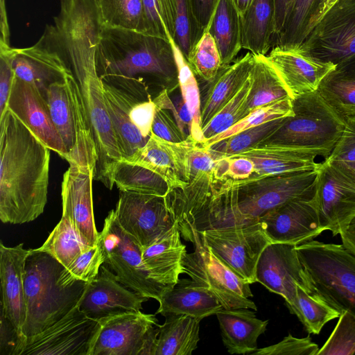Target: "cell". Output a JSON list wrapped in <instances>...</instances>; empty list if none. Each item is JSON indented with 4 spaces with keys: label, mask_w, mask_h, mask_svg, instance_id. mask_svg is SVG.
I'll return each instance as SVG.
<instances>
[{
    "label": "cell",
    "mask_w": 355,
    "mask_h": 355,
    "mask_svg": "<svg viewBox=\"0 0 355 355\" xmlns=\"http://www.w3.org/2000/svg\"><path fill=\"white\" fill-rule=\"evenodd\" d=\"M50 149L9 110L0 116V219L35 220L47 202Z\"/></svg>",
    "instance_id": "cell-1"
},
{
    "label": "cell",
    "mask_w": 355,
    "mask_h": 355,
    "mask_svg": "<svg viewBox=\"0 0 355 355\" xmlns=\"http://www.w3.org/2000/svg\"><path fill=\"white\" fill-rule=\"evenodd\" d=\"M96 67L101 80L150 78L169 85L178 84L171 40L132 30L103 26Z\"/></svg>",
    "instance_id": "cell-2"
},
{
    "label": "cell",
    "mask_w": 355,
    "mask_h": 355,
    "mask_svg": "<svg viewBox=\"0 0 355 355\" xmlns=\"http://www.w3.org/2000/svg\"><path fill=\"white\" fill-rule=\"evenodd\" d=\"M64 266L49 254L30 249L24 270L26 318L22 327L27 338L41 333L76 306L88 284L60 279Z\"/></svg>",
    "instance_id": "cell-3"
},
{
    "label": "cell",
    "mask_w": 355,
    "mask_h": 355,
    "mask_svg": "<svg viewBox=\"0 0 355 355\" xmlns=\"http://www.w3.org/2000/svg\"><path fill=\"white\" fill-rule=\"evenodd\" d=\"M311 295L355 315V256L343 245L311 240L296 247Z\"/></svg>",
    "instance_id": "cell-4"
},
{
    "label": "cell",
    "mask_w": 355,
    "mask_h": 355,
    "mask_svg": "<svg viewBox=\"0 0 355 355\" xmlns=\"http://www.w3.org/2000/svg\"><path fill=\"white\" fill-rule=\"evenodd\" d=\"M53 124L67 152L69 165L89 167L95 173L97 152L78 84L71 74L50 85L46 92Z\"/></svg>",
    "instance_id": "cell-5"
},
{
    "label": "cell",
    "mask_w": 355,
    "mask_h": 355,
    "mask_svg": "<svg viewBox=\"0 0 355 355\" xmlns=\"http://www.w3.org/2000/svg\"><path fill=\"white\" fill-rule=\"evenodd\" d=\"M293 115L266 141L293 148L323 151L330 155L344 130L345 121L318 91L292 99Z\"/></svg>",
    "instance_id": "cell-6"
},
{
    "label": "cell",
    "mask_w": 355,
    "mask_h": 355,
    "mask_svg": "<svg viewBox=\"0 0 355 355\" xmlns=\"http://www.w3.org/2000/svg\"><path fill=\"white\" fill-rule=\"evenodd\" d=\"M178 225L181 236L194 247L193 252L183 255V273L213 293L223 308L257 311L256 304L250 299L253 297L250 284L213 252L200 232L187 224Z\"/></svg>",
    "instance_id": "cell-7"
},
{
    "label": "cell",
    "mask_w": 355,
    "mask_h": 355,
    "mask_svg": "<svg viewBox=\"0 0 355 355\" xmlns=\"http://www.w3.org/2000/svg\"><path fill=\"white\" fill-rule=\"evenodd\" d=\"M98 243L105 263L119 282L144 297L159 301L168 288L150 279L142 261L141 248L119 224L113 209L105 219Z\"/></svg>",
    "instance_id": "cell-8"
},
{
    "label": "cell",
    "mask_w": 355,
    "mask_h": 355,
    "mask_svg": "<svg viewBox=\"0 0 355 355\" xmlns=\"http://www.w3.org/2000/svg\"><path fill=\"white\" fill-rule=\"evenodd\" d=\"M157 322L155 315L141 311L102 319L89 355H153Z\"/></svg>",
    "instance_id": "cell-9"
},
{
    "label": "cell",
    "mask_w": 355,
    "mask_h": 355,
    "mask_svg": "<svg viewBox=\"0 0 355 355\" xmlns=\"http://www.w3.org/2000/svg\"><path fill=\"white\" fill-rule=\"evenodd\" d=\"M301 45L336 67L355 57V0H337Z\"/></svg>",
    "instance_id": "cell-10"
},
{
    "label": "cell",
    "mask_w": 355,
    "mask_h": 355,
    "mask_svg": "<svg viewBox=\"0 0 355 355\" xmlns=\"http://www.w3.org/2000/svg\"><path fill=\"white\" fill-rule=\"evenodd\" d=\"M200 232L213 252L234 272L250 284L256 282L257 261L271 243L259 221Z\"/></svg>",
    "instance_id": "cell-11"
},
{
    "label": "cell",
    "mask_w": 355,
    "mask_h": 355,
    "mask_svg": "<svg viewBox=\"0 0 355 355\" xmlns=\"http://www.w3.org/2000/svg\"><path fill=\"white\" fill-rule=\"evenodd\" d=\"M113 210L119 224L142 250L154 243L176 222L162 196L120 191Z\"/></svg>",
    "instance_id": "cell-12"
},
{
    "label": "cell",
    "mask_w": 355,
    "mask_h": 355,
    "mask_svg": "<svg viewBox=\"0 0 355 355\" xmlns=\"http://www.w3.org/2000/svg\"><path fill=\"white\" fill-rule=\"evenodd\" d=\"M100 327L78 304L41 333L27 338L22 355H89Z\"/></svg>",
    "instance_id": "cell-13"
},
{
    "label": "cell",
    "mask_w": 355,
    "mask_h": 355,
    "mask_svg": "<svg viewBox=\"0 0 355 355\" xmlns=\"http://www.w3.org/2000/svg\"><path fill=\"white\" fill-rule=\"evenodd\" d=\"M296 247L291 243H269L261 252L255 271L256 282L282 296L288 309L295 304L298 286L312 293Z\"/></svg>",
    "instance_id": "cell-14"
},
{
    "label": "cell",
    "mask_w": 355,
    "mask_h": 355,
    "mask_svg": "<svg viewBox=\"0 0 355 355\" xmlns=\"http://www.w3.org/2000/svg\"><path fill=\"white\" fill-rule=\"evenodd\" d=\"M313 202L322 231L340 234L355 216V185L324 160L318 168Z\"/></svg>",
    "instance_id": "cell-15"
},
{
    "label": "cell",
    "mask_w": 355,
    "mask_h": 355,
    "mask_svg": "<svg viewBox=\"0 0 355 355\" xmlns=\"http://www.w3.org/2000/svg\"><path fill=\"white\" fill-rule=\"evenodd\" d=\"M320 156L324 160L329 155L323 151L293 148L279 144L263 142L242 153L229 157H242L254 164V173L246 180L218 183L224 188H234L268 176L304 170L318 169L321 163L315 159Z\"/></svg>",
    "instance_id": "cell-16"
},
{
    "label": "cell",
    "mask_w": 355,
    "mask_h": 355,
    "mask_svg": "<svg viewBox=\"0 0 355 355\" xmlns=\"http://www.w3.org/2000/svg\"><path fill=\"white\" fill-rule=\"evenodd\" d=\"M7 109L50 150L67 160V150L52 121L46 99L36 86L15 76Z\"/></svg>",
    "instance_id": "cell-17"
},
{
    "label": "cell",
    "mask_w": 355,
    "mask_h": 355,
    "mask_svg": "<svg viewBox=\"0 0 355 355\" xmlns=\"http://www.w3.org/2000/svg\"><path fill=\"white\" fill-rule=\"evenodd\" d=\"M196 144L190 136L182 142L174 143L151 132L143 147L122 159L156 173L166 182L170 191L188 184L191 175L190 153Z\"/></svg>",
    "instance_id": "cell-18"
},
{
    "label": "cell",
    "mask_w": 355,
    "mask_h": 355,
    "mask_svg": "<svg viewBox=\"0 0 355 355\" xmlns=\"http://www.w3.org/2000/svg\"><path fill=\"white\" fill-rule=\"evenodd\" d=\"M313 197L287 202L259 219L271 243L297 245L313 240L323 232L320 226Z\"/></svg>",
    "instance_id": "cell-19"
},
{
    "label": "cell",
    "mask_w": 355,
    "mask_h": 355,
    "mask_svg": "<svg viewBox=\"0 0 355 355\" xmlns=\"http://www.w3.org/2000/svg\"><path fill=\"white\" fill-rule=\"evenodd\" d=\"M275 68L292 99L317 91L322 80L336 66L312 56L302 45L274 46L266 55Z\"/></svg>",
    "instance_id": "cell-20"
},
{
    "label": "cell",
    "mask_w": 355,
    "mask_h": 355,
    "mask_svg": "<svg viewBox=\"0 0 355 355\" xmlns=\"http://www.w3.org/2000/svg\"><path fill=\"white\" fill-rule=\"evenodd\" d=\"M148 299L130 291L114 272L102 265L98 275L88 283L78 307L87 317L100 321L112 315L139 311Z\"/></svg>",
    "instance_id": "cell-21"
},
{
    "label": "cell",
    "mask_w": 355,
    "mask_h": 355,
    "mask_svg": "<svg viewBox=\"0 0 355 355\" xmlns=\"http://www.w3.org/2000/svg\"><path fill=\"white\" fill-rule=\"evenodd\" d=\"M102 83L105 105L122 159H124L143 147L149 139L144 137L133 124L130 113L136 102L151 96L145 83H135L127 86L116 85L105 80Z\"/></svg>",
    "instance_id": "cell-22"
},
{
    "label": "cell",
    "mask_w": 355,
    "mask_h": 355,
    "mask_svg": "<svg viewBox=\"0 0 355 355\" xmlns=\"http://www.w3.org/2000/svg\"><path fill=\"white\" fill-rule=\"evenodd\" d=\"M94 171L89 167L69 165L62 182V214L71 220L82 239L89 245L98 244L93 207Z\"/></svg>",
    "instance_id": "cell-23"
},
{
    "label": "cell",
    "mask_w": 355,
    "mask_h": 355,
    "mask_svg": "<svg viewBox=\"0 0 355 355\" xmlns=\"http://www.w3.org/2000/svg\"><path fill=\"white\" fill-rule=\"evenodd\" d=\"M29 250L23 243L8 247L0 243L1 308L6 317L22 333L26 318L24 270Z\"/></svg>",
    "instance_id": "cell-24"
},
{
    "label": "cell",
    "mask_w": 355,
    "mask_h": 355,
    "mask_svg": "<svg viewBox=\"0 0 355 355\" xmlns=\"http://www.w3.org/2000/svg\"><path fill=\"white\" fill-rule=\"evenodd\" d=\"M254 60V55L249 51L230 64L221 66L211 80L204 82L200 89L202 130L244 85L250 76Z\"/></svg>",
    "instance_id": "cell-25"
},
{
    "label": "cell",
    "mask_w": 355,
    "mask_h": 355,
    "mask_svg": "<svg viewBox=\"0 0 355 355\" xmlns=\"http://www.w3.org/2000/svg\"><path fill=\"white\" fill-rule=\"evenodd\" d=\"M12 64L15 76L36 86L44 97L50 85L73 74L56 53L38 41L29 47L12 48Z\"/></svg>",
    "instance_id": "cell-26"
},
{
    "label": "cell",
    "mask_w": 355,
    "mask_h": 355,
    "mask_svg": "<svg viewBox=\"0 0 355 355\" xmlns=\"http://www.w3.org/2000/svg\"><path fill=\"white\" fill-rule=\"evenodd\" d=\"M177 222L151 245L142 250V261L149 277L167 288H173L183 273L182 257L187 252Z\"/></svg>",
    "instance_id": "cell-27"
},
{
    "label": "cell",
    "mask_w": 355,
    "mask_h": 355,
    "mask_svg": "<svg viewBox=\"0 0 355 355\" xmlns=\"http://www.w3.org/2000/svg\"><path fill=\"white\" fill-rule=\"evenodd\" d=\"M254 311L223 307L216 313L223 343L230 354H251L257 349L258 338L266 331L268 320L257 318Z\"/></svg>",
    "instance_id": "cell-28"
},
{
    "label": "cell",
    "mask_w": 355,
    "mask_h": 355,
    "mask_svg": "<svg viewBox=\"0 0 355 355\" xmlns=\"http://www.w3.org/2000/svg\"><path fill=\"white\" fill-rule=\"evenodd\" d=\"M155 314L186 315L200 320L216 314L223 308L217 297L192 279H182L166 289L159 301Z\"/></svg>",
    "instance_id": "cell-29"
},
{
    "label": "cell",
    "mask_w": 355,
    "mask_h": 355,
    "mask_svg": "<svg viewBox=\"0 0 355 355\" xmlns=\"http://www.w3.org/2000/svg\"><path fill=\"white\" fill-rule=\"evenodd\" d=\"M241 23L242 49L267 55L274 45L275 0H252Z\"/></svg>",
    "instance_id": "cell-30"
},
{
    "label": "cell",
    "mask_w": 355,
    "mask_h": 355,
    "mask_svg": "<svg viewBox=\"0 0 355 355\" xmlns=\"http://www.w3.org/2000/svg\"><path fill=\"white\" fill-rule=\"evenodd\" d=\"M336 1L292 0L283 28L276 38L274 46L300 45Z\"/></svg>",
    "instance_id": "cell-31"
},
{
    "label": "cell",
    "mask_w": 355,
    "mask_h": 355,
    "mask_svg": "<svg viewBox=\"0 0 355 355\" xmlns=\"http://www.w3.org/2000/svg\"><path fill=\"white\" fill-rule=\"evenodd\" d=\"M250 79V89L242 112L243 119L253 110L272 102L292 99L284 83L266 55H254Z\"/></svg>",
    "instance_id": "cell-32"
},
{
    "label": "cell",
    "mask_w": 355,
    "mask_h": 355,
    "mask_svg": "<svg viewBox=\"0 0 355 355\" xmlns=\"http://www.w3.org/2000/svg\"><path fill=\"white\" fill-rule=\"evenodd\" d=\"M159 324L153 355H191L198 347L200 320L186 315L170 314Z\"/></svg>",
    "instance_id": "cell-33"
},
{
    "label": "cell",
    "mask_w": 355,
    "mask_h": 355,
    "mask_svg": "<svg viewBox=\"0 0 355 355\" xmlns=\"http://www.w3.org/2000/svg\"><path fill=\"white\" fill-rule=\"evenodd\" d=\"M214 37L221 66L236 60L242 49L241 17L232 0H218L207 28Z\"/></svg>",
    "instance_id": "cell-34"
},
{
    "label": "cell",
    "mask_w": 355,
    "mask_h": 355,
    "mask_svg": "<svg viewBox=\"0 0 355 355\" xmlns=\"http://www.w3.org/2000/svg\"><path fill=\"white\" fill-rule=\"evenodd\" d=\"M112 182L120 191L164 197L169 191L158 174L141 165L121 159L114 166Z\"/></svg>",
    "instance_id": "cell-35"
},
{
    "label": "cell",
    "mask_w": 355,
    "mask_h": 355,
    "mask_svg": "<svg viewBox=\"0 0 355 355\" xmlns=\"http://www.w3.org/2000/svg\"><path fill=\"white\" fill-rule=\"evenodd\" d=\"M317 91L343 119L355 115V72L335 69L324 77Z\"/></svg>",
    "instance_id": "cell-36"
},
{
    "label": "cell",
    "mask_w": 355,
    "mask_h": 355,
    "mask_svg": "<svg viewBox=\"0 0 355 355\" xmlns=\"http://www.w3.org/2000/svg\"><path fill=\"white\" fill-rule=\"evenodd\" d=\"M103 26L146 33L144 0H95Z\"/></svg>",
    "instance_id": "cell-37"
},
{
    "label": "cell",
    "mask_w": 355,
    "mask_h": 355,
    "mask_svg": "<svg viewBox=\"0 0 355 355\" xmlns=\"http://www.w3.org/2000/svg\"><path fill=\"white\" fill-rule=\"evenodd\" d=\"M91 248L82 239L69 218L62 214L46 241L37 249L49 254L67 268L77 256Z\"/></svg>",
    "instance_id": "cell-38"
},
{
    "label": "cell",
    "mask_w": 355,
    "mask_h": 355,
    "mask_svg": "<svg viewBox=\"0 0 355 355\" xmlns=\"http://www.w3.org/2000/svg\"><path fill=\"white\" fill-rule=\"evenodd\" d=\"M171 43L178 67V79L180 93L192 118L189 136L198 144H202L205 139L200 125V87L195 75L180 49L174 40H172Z\"/></svg>",
    "instance_id": "cell-39"
},
{
    "label": "cell",
    "mask_w": 355,
    "mask_h": 355,
    "mask_svg": "<svg viewBox=\"0 0 355 355\" xmlns=\"http://www.w3.org/2000/svg\"><path fill=\"white\" fill-rule=\"evenodd\" d=\"M286 117L275 119L245 130L214 144L208 148L214 158L229 157L242 153L266 141L281 127Z\"/></svg>",
    "instance_id": "cell-40"
},
{
    "label": "cell",
    "mask_w": 355,
    "mask_h": 355,
    "mask_svg": "<svg viewBox=\"0 0 355 355\" xmlns=\"http://www.w3.org/2000/svg\"><path fill=\"white\" fill-rule=\"evenodd\" d=\"M289 310L313 334H319L326 323L340 315L339 311L299 286L295 304Z\"/></svg>",
    "instance_id": "cell-41"
},
{
    "label": "cell",
    "mask_w": 355,
    "mask_h": 355,
    "mask_svg": "<svg viewBox=\"0 0 355 355\" xmlns=\"http://www.w3.org/2000/svg\"><path fill=\"white\" fill-rule=\"evenodd\" d=\"M293 115L292 99L285 98L272 102L257 108L248 114L226 131L201 144L209 148L211 145L245 130L259 125L262 123Z\"/></svg>",
    "instance_id": "cell-42"
},
{
    "label": "cell",
    "mask_w": 355,
    "mask_h": 355,
    "mask_svg": "<svg viewBox=\"0 0 355 355\" xmlns=\"http://www.w3.org/2000/svg\"><path fill=\"white\" fill-rule=\"evenodd\" d=\"M187 62L200 81L211 80L221 67V59L216 42L207 28L190 52Z\"/></svg>",
    "instance_id": "cell-43"
},
{
    "label": "cell",
    "mask_w": 355,
    "mask_h": 355,
    "mask_svg": "<svg viewBox=\"0 0 355 355\" xmlns=\"http://www.w3.org/2000/svg\"><path fill=\"white\" fill-rule=\"evenodd\" d=\"M146 34L174 40L175 16L173 0H144Z\"/></svg>",
    "instance_id": "cell-44"
},
{
    "label": "cell",
    "mask_w": 355,
    "mask_h": 355,
    "mask_svg": "<svg viewBox=\"0 0 355 355\" xmlns=\"http://www.w3.org/2000/svg\"><path fill=\"white\" fill-rule=\"evenodd\" d=\"M250 89V76L237 94L202 128L205 141L226 131L241 121Z\"/></svg>",
    "instance_id": "cell-45"
},
{
    "label": "cell",
    "mask_w": 355,
    "mask_h": 355,
    "mask_svg": "<svg viewBox=\"0 0 355 355\" xmlns=\"http://www.w3.org/2000/svg\"><path fill=\"white\" fill-rule=\"evenodd\" d=\"M103 263V253L98 243L77 256L68 267L64 268L60 279L65 284H72L78 280L89 283L98 275Z\"/></svg>",
    "instance_id": "cell-46"
},
{
    "label": "cell",
    "mask_w": 355,
    "mask_h": 355,
    "mask_svg": "<svg viewBox=\"0 0 355 355\" xmlns=\"http://www.w3.org/2000/svg\"><path fill=\"white\" fill-rule=\"evenodd\" d=\"M355 354V315L343 312L330 336L317 355Z\"/></svg>",
    "instance_id": "cell-47"
},
{
    "label": "cell",
    "mask_w": 355,
    "mask_h": 355,
    "mask_svg": "<svg viewBox=\"0 0 355 355\" xmlns=\"http://www.w3.org/2000/svg\"><path fill=\"white\" fill-rule=\"evenodd\" d=\"M175 16L174 42L185 59L202 37L191 12L189 0H173Z\"/></svg>",
    "instance_id": "cell-48"
},
{
    "label": "cell",
    "mask_w": 355,
    "mask_h": 355,
    "mask_svg": "<svg viewBox=\"0 0 355 355\" xmlns=\"http://www.w3.org/2000/svg\"><path fill=\"white\" fill-rule=\"evenodd\" d=\"M318 346L310 336L298 338L288 334L279 343L263 348L257 349L254 355H317Z\"/></svg>",
    "instance_id": "cell-49"
},
{
    "label": "cell",
    "mask_w": 355,
    "mask_h": 355,
    "mask_svg": "<svg viewBox=\"0 0 355 355\" xmlns=\"http://www.w3.org/2000/svg\"><path fill=\"white\" fill-rule=\"evenodd\" d=\"M153 101L156 107L169 110L184 134L190 135L192 118L181 93L170 98L168 90L164 89Z\"/></svg>",
    "instance_id": "cell-50"
},
{
    "label": "cell",
    "mask_w": 355,
    "mask_h": 355,
    "mask_svg": "<svg viewBox=\"0 0 355 355\" xmlns=\"http://www.w3.org/2000/svg\"><path fill=\"white\" fill-rule=\"evenodd\" d=\"M26 344L27 337L15 328L1 308L0 354L22 355Z\"/></svg>",
    "instance_id": "cell-51"
},
{
    "label": "cell",
    "mask_w": 355,
    "mask_h": 355,
    "mask_svg": "<svg viewBox=\"0 0 355 355\" xmlns=\"http://www.w3.org/2000/svg\"><path fill=\"white\" fill-rule=\"evenodd\" d=\"M152 132L163 139L174 143L182 142L188 138L172 113L168 110L157 107L152 125Z\"/></svg>",
    "instance_id": "cell-52"
},
{
    "label": "cell",
    "mask_w": 355,
    "mask_h": 355,
    "mask_svg": "<svg viewBox=\"0 0 355 355\" xmlns=\"http://www.w3.org/2000/svg\"><path fill=\"white\" fill-rule=\"evenodd\" d=\"M345 121L342 135L325 160L355 162V115L347 116Z\"/></svg>",
    "instance_id": "cell-53"
},
{
    "label": "cell",
    "mask_w": 355,
    "mask_h": 355,
    "mask_svg": "<svg viewBox=\"0 0 355 355\" xmlns=\"http://www.w3.org/2000/svg\"><path fill=\"white\" fill-rule=\"evenodd\" d=\"M12 48L0 44V116L7 110V102L15 73L12 68Z\"/></svg>",
    "instance_id": "cell-54"
},
{
    "label": "cell",
    "mask_w": 355,
    "mask_h": 355,
    "mask_svg": "<svg viewBox=\"0 0 355 355\" xmlns=\"http://www.w3.org/2000/svg\"><path fill=\"white\" fill-rule=\"evenodd\" d=\"M155 110L156 106L151 97L148 99L138 101L131 108L130 113L131 121L144 137H150Z\"/></svg>",
    "instance_id": "cell-55"
},
{
    "label": "cell",
    "mask_w": 355,
    "mask_h": 355,
    "mask_svg": "<svg viewBox=\"0 0 355 355\" xmlns=\"http://www.w3.org/2000/svg\"><path fill=\"white\" fill-rule=\"evenodd\" d=\"M193 19L203 33L212 17L218 0H189Z\"/></svg>",
    "instance_id": "cell-56"
},
{
    "label": "cell",
    "mask_w": 355,
    "mask_h": 355,
    "mask_svg": "<svg viewBox=\"0 0 355 355\" xmlns=\"http://www.w3.org/2000/svg\"><path fill=\"white\" fill-rule=\"evenodd\" d=\"M291 1L292 0H275V35L274 43L283 28L286 13Z\"/></svg>",
    "instance_id": "cell-57"
},
{
    "label": "cell",
    "mask_w": 355,
    "mask_h": 355,
    "mask_svg": "<svg viewBox=\"0 0 355 355\" xmlns=\"http://www.w3.org/2000/svg\"><path fill=\"white\" fill-rule=\"evenodd\" d=\"M340 235L343 245L355 256V216Z\"/></svg>",
    "instance_id": "cell-58"
},
{
    "label": "cell",
    "mask_w": 355,
    "mask_h": 355,
    "mask_svg": "<svg viewBox=\"0 0 355 355\" xmlns=\"http://www.w3.org/2000/svg\"><path fill=\"white\" fill-rule=\"evenodd\" d=\"M326 161L338 169L355 185V162Z\"/></svg>",
    "instance_id": "cell-59"
},
{
    "label": "cell",
    "mask_w": 355,
    "mask_h": 355,
    "mask_svg": "<svg viewBox=\"0 0 355 355\" xmlns=\"http://www.w3.org/2000/svg\"><path fill=\"white\" fill-rule=\"evenodd\" d=\"M252 1V0H232L241 17L244 15Z\"/></svg>",
    "instance_id": "cell-60"
},
{
    "label": "cell",
    "mask_w": 355,
    "mask_h": 355,
    "mask_svg": "<svg viewBox=\"0 0 355 355\" xmlns=\"http://www.w3.org/2000/svg\"><path fill=\"white\" fill-rule=\"evenodd\" d=\"M336 69L339 70L355 72V57L352 58L347 62L336 67Z\"/></svg>",
    "instance_id": "cell-61"
},
{
    "label": "cell",
    "mask_w": 355,
    "mask_h": 355,
    "mask_svg": "<svg viewBox=\"0 0 355 355\" xmlns=\"http://www.w3.org/2000/svg\"><path fill=\"white\" fill-rule=\"evenodd\" d=\"M6 6V0H0V7Z\"/></svg>",
    "instance_id": "cell-62"
}]
</instances>
